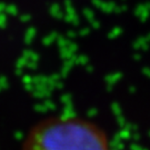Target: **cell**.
Instances as JSON below:
<instances>
[{
    "mask_svg": "<svg viewBox=\"0 0 150 150\" xmlns=\"http://www.w3.org/2000/svg\"><path fill=\"white\" fill-rule=\"evenodd\" d=\"M20 150H112L110 140L90 120L54 116L35 125Z\"/></svg>",
    "mask_w": 150,
    "mask_h": 150,
    "instance_id": "6da1fadb",
    "label": "cell"
}]
</instances>
